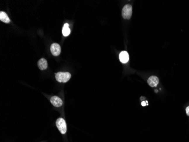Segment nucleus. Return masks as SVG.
I'll return each mask as SVG.
<instances>
[{
    "instance_id": "nucleus-9",
    "label": "nucleus",
    "mask_w": 189,
    "mask_h": 142,
    "mask_svg": "<svg viewBox=\"0 0 189 142\" xmlns=\"http://www.w3.org/2000/svg\"><path fill=\"white\" fill-rule=\"evenodd\" d=\"M0 20L2 22H4V23H9L10 22V20L8 17L7 14L4 11L0 12Z\"/></svg>"
},
{
    "instance_id": "nucleus-3",
    "label": "nucleus",
    "mask_w": 189,
    "mask_h": 142,
    "mask_svg": "<svg viewBox=\"0 0 189 142\" xmlns=\"http://www.w3.org/2000/svg\"><path fill=\"white\" fill-rule=\"evenodd\" d=\"M132 16V6L128 4L126 5L122 10V16L125 19H129Z\"/></svg>"
},
{
    "instance_id": "nucleus-11",
    "label": "nucleus",
    "mask_w": 189,
    "mask_h": 142,
    "mask_svg": "<svg viewBox=\"0 0 189 142\" xmlns=\"http://www.w3.org/2000/svg\"><path fill=\"white\" fill-rule=\"evenodd\" d=\"M148 105V104H147V101H143L142 102V105L143 106V107H145V105Z\"/></svg>"
},
{
    "instance_id": "nucleus-7",
    "label": "nucleus",
    "mask_w": 189,
    "mask_h": 142,
    "mask_svg": "<svg viewBox=\"0 0 189 142\" xmlns=\"http://www.w3.org/2000/svg\"><path fill=\"white\" fill-rule=\"evenodd\" d=\"M37 65H38L39 68L40 70H41V71L45 70H46L47 68V67H48V62H47L46 60L45 59H44V58L40 59L38 61Z\"/></svg>"
},
{
    "instance_id": "nucleus-12",
    "label": "nucleus",
    "mask_w": 189,
    "mask_h": 142,
    "mask_svg": "<svg viewBox=\"0 0 189 142\" xmlns=\"http://www.w3.org/2000/svg\"><path fill=\"white\" fill-rule=\"evenodd\" d=\"M186 114L188 116H189V107H188L186 109Z\"/></svg>"
},
{
    "instance_id": "nucleus-10",
    "label": "nucleus",
    "mask_w": 189,
    "mask_h": 142,
    "mask_svg": "<svg viewBox=\"0 0 189 142\" xmlns=\"http://www.w3.org/2000/svg\"><path fill=\"white\" fill-rule=\"evenodd\" d=\"M62 31H63V34L64 36H67L70 35V29L69 28L68 23H65L63 25Z\"/></svg>"
},
{
    "instance_id": "nucleus-6",
    "label": "nucleus",
    "mask_w": 189,
    "mask_h": 142,
    "mask_svg": "<svg viewBox=\"0 0 189 142\" xmlns=\"http://www.w3.org/2000/svg\"><path fill=\"white\" fill-rule=\"evenodd\" d=\"M148 85L151 87H156L159 82V78L155 76H152L148 78L147 80Z\"/></svg>"
},
{
    "instance_id": "nucleus-8",
    "label": "nucleus",
    "mask_w": 189,
    "mask_h": 142,
    "mask_svg": "<svg viewBox=\"0 0 189 142\" xmlns=\"http://www.w3.org/2000/svg\"><path fill=\"white\" fill-rule=\"evenodd\" d=\"M119 58L120 60V62L122 63H126L128 62L129 60V54L126 51H122L119 53Z\"/></svg>"
},
{
    "instance_id": "nucleus-4",
    "label": "nucleus",
    "mask_w": 189,
    "mask_h": 142,
    "mask_svg": "<svg viewBox=\"0 0 189 142\" xmlns=\"http://www.w3.org/2000/svg\"><path fill=\"white\" fill-rule=\"evenodd\" d=\"M51 53L54 56H58L61 53V47L57 43H53L51 45Z\"/></svg>"
},
{
    "instance_id": "nucleus-5",
    "label": "nucleus",
    "mask_w": 189,
    "mask_h": 142,
    "mask_svg": "<svg viewBox=\"0 0 189 142\" xmlns=\"http://www.w3.org/2000/svg\"><path fill=\"white\" fill-rule=\"evenodd\" d=\"M50 101H51V104L55 107H61L63 104V100L60 98L58 97L57 96L52 97Z\"/></svg>"
},
{
    "instance_id": "nucleus-2",
    "label": "nucleus",
    "mask_w": 189,
    "mask_h": 142,
    "mask_svg": "<svg viewBox=\"0 0 189 142\" xmlns=\"http://www.w3.org/2000/svg\"><path fill=\"white\" fill-rule=\"evenodd\" d=\"M56 126L63 134H65L67 131V127L65 121L62 118H60L56 121Z\"/></svg>"
},
{
    "instance_id": "nucleus-1",
    "label": "nucleus",
    "mask_w": 189,
    "mask_h": 142,
    "mask_svg": "<svg viewBox=\"0 0 189 142\" xmlns=\"http://www.w3.org/2000/svg\"><path fill=\"white\" fill-rule=\"evenodd\" d=\"M56 79L60 82H67L71 78V74L69 72H60L56 73Z\"/></svg>"
}]
</instances>
